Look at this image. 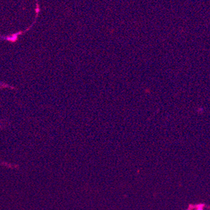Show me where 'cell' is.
Listing matches in <instances>:
<instances>
[]
</instances>
